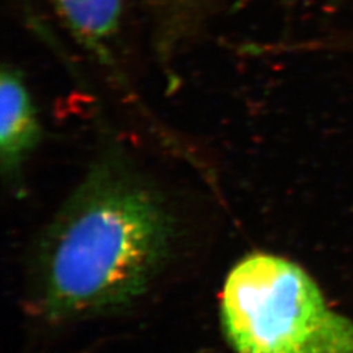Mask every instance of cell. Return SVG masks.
Returning <instances> with one entry per match:
<instances>
[{
	"mask_svg": "<svg viewBox=\"0 0 353 353\" xmlns=\"http://www.w3.org/2000/svg\"><path fill=\"white\" fill-rule=\"evenodd\" d=\"M221 325L236 353H353V322L300 265L252 254L228 275Z\"/></svg>",
	"mask_w": 353,
	"mask_h": 353,
	"instance_id": "7a4b0ae2",
	"label": "cell"
},
{
	"mask_svg": "<svg viewBox=\"0 0 353 353\" xmlns=\"http://www.w3.org/2000/svg\"><path fill=\"white\" fill-rule=\"evenodd\" d=\"M39 138V126L21 76L4 67L0 83V150L4 172L16 173Z\"/></svg>",
	"mask_w": 353,
	"mask_h": 353,
	"instance_id": "3957f363",
	"label": "cell"
},
{
	"mask_svg": "<svg viewBox=\"0 0 353 353\" xmlns=\"http://www.w3.org/2000/svg\"><path fill=\"white\" fill-rule=\"evenodd\" d=\"M173 223L156 191L115 163L97 166L45 233L38 299L52 319L115 310L165 265Z\"/></svg>",
	"mask_w": 353,
	"mask_h": 353,
	"instance_id": "6da1fadb",
	"label": "cell"
},
{
	"mask_svg": "<svg viewBox=\"0 0 353 353\" xmlns=\"http://www.w3.org/2000/svg\"><path fill=\"white\" fill-rule=\"evenodd\" d=\"M64 23L87 45L99 46L119 26L126 0H50Z\"/></svg>",
	"mask_w": 353,
	"mask_h": 353,
	"instance_id": "277c9868",
	"label": "cell"
}]
</instances>
